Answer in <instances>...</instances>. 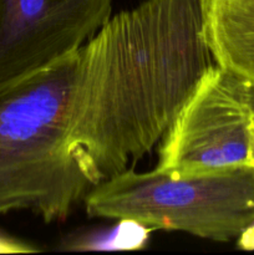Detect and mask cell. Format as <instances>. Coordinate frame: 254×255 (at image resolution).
<instances>
[{
    "label": "cell",
    "mask_w": 254,
    "mask_h": 255,
    "mask_svg": "<svg viewBox=\"0 0 254 255\" xmlns=\"http://www.w3.org/2000/svg\"><path fill=\"white\" fill-rule=\"evenodd\" d=\"M204 0H144L80 49L67 142L92 182L134 169L213 66Z\"/></svg>",
    "instance_id": "1"
},
{
    "label": "cell",
    "mask_w": 254,
    "mask_h": 255,
    "mask_svg": "<svg viewBox=\"0 0 254 255\" xmlns=\"http://www.w3.org/2000/svg\"><path fill=\"white\" fill-rule=\"evenodd\" d=\"M80 50L0 89V214L65 221L95 186L67 142Z\"/></svg>",
    "instance_id": "2"
},
{
    "label": "cell",
    "mask_w": 254,
    "mask_h": 255,
    "mask_svg": "<svg viewBox=\"0 0 254 255\" xmlns=\"http://www.w3.org/2000/svg\"><path fill=\"white\" fill-rule=\"evenodd\" d=\"M84 202L90 217L231 242L254 223V168L244 164L182 178L129 169L92 187Z\"/></svg>",
    "instance_id": "3"
},
{
    "label": "cell",
    "mask_w": 254,
    "mask_h": 255,
    "mask_svg": "<svg viewBox=\"0 0 254 255\" xmlns=\"http://www.w3.org/2000/svg\"><path fill=\"white\" fill-rule=\"evenodd\" d=\"M253 122L249 85L214 64L162 137L154 169L182 178L248 164Z\"/></svg>",
    "instance_id": "4"
},
{
    "label": "cell",
    "mask_w": 254,
    "mask_h": 255,
    "mask_svg": "<svg viewBox=\"0 0 254 255\" xmlns=\"http://www.w3.org/2000/svg\"><path fill=\"white\" fill-rule=\"evenodd\" d=\"M112 0H0V89L81 49Z\"/></svg>",
    "instance_id": "5"
},
{
    "label": "cell",
    "mask_w": 254,
    "mask_h": 255,
    "mask_svg": "<svg viewBox=\"0 0 254 255\" xmlns=\"http://www.w3.org/2000/svg\"><path fill=\"white\" fill-rule=\"evenodd\" d=\"M203 39L217 65L254 87V0H204Z\"/></svg>",
    "instance_id": "6"
},
{
    "label": "cell",
    "mask_w": 254,
    "mask_h": 255,
    "mask_svg": "<svg viewBox=\"0 0 254 255\" xmlns=\"http://www.w3.org/2000/svg\"><path fill=\"white\" fill-rule=\"evenodd\" d=\"M152 231L133 219H120L115 228L76 239L67 248L75 251H136L146 247Z\"/></svg>",
    "instance_id": "7"
},
{
    "label": "cell",
    "mask_w": 254,
    "mask_h": 255,
    "mask_svg": "<svg viewBox=\"0 0 254 255\" xmlns=\"http://www.w3.org/2000/svg\"><path fill=\"white\" fill-rule=\"evenodd\" d=\"M36 252L37 249L32 248L29 244L0 233V254H25L36 253Z\"/></svg>",
    "instance_id": "8"
},
{
    "label": "cell",
    "mask_w": 254,
    "mask_h": 255,
    "mask_svg": "<svg viewBox=\"0 0 254 255\" xmlns=\"http://www.w3.org/2000/svg\"><path fill=\"white\" fill-rule=\"evenodd\" d=\"M237 247L242 251H254V223L244 229L237 238Z\"/></svg>",
    "instance_id": "9"
},
{
    "label": "cell",
    "mask_w": 254,
    "mask_h": 255,
    "mask_svg": "<svg viewBox=\"0 0 254 255\" xmlns=\"http://www.w3.org/2000/svg\"><path fill=\"white\" fill-rule=\"evenodd\" d=\"M248 166L254 168V122L252 127V138H251V147H249V156H248Z\"/></svg>",
    "instance_id": "10"
},
{
    "label": "cell",
    "mask_w": 254,
    "mask_h": 255,
    "mask_svg": "<svg viewBox=\"0 0 254 255\" xmlns=\"http://www.w3.org/2000/svg\"><path fill=\"white\" fill-rule=\"evenodd\" d=\"M249 94H251V105H252V109H253V114H254V87L249 86Z\"/></svg>",
    "instance_id": "11"
}]
</instances>
